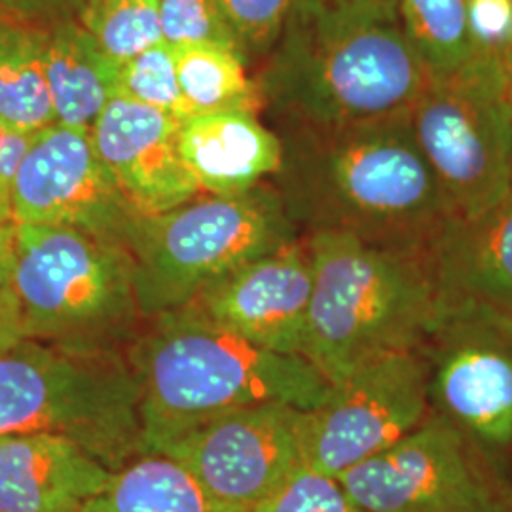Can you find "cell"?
Instances as JSON below:
<instances>
[{
    "mask_svg": "<svg viewBox=\"0 0 512 512\" xmlns=\"http://www.w3.org/2000/svg\"><path fill=\"white\" fill-rule=\"evenodd\" d=\"M408 122L450 219H476L509 194L512 103L497 55H475L458 73L431 80Z\"/></svg>",
    "mask_w": 512,
    "mask_h": 512,
    "instance_id": "8",
    "label": "cell"
},
{
    "mask_svg": "<svg viewBox=\"0 0 512 512\" xmlns=\"http://www.w3.org/2000/svg\"><path fill=\"white\" fill-rule=\"evenodd\" d=\"M313 270L304 359L330 385L401 351H420L435 329L440 296L429 258L340 232L302 236Z\"/></svg>",
    "mask_w": 512,
    "mask_h": 512,
    "instance_id": "4",
    "label": "cell"
},
{
    "mask_svg": "<svg viewBox=\"0 0 512 512\" xmlns=\"http://www.w3.org/2000/svg\"><path fill=\"white\" fill-rule=\"evenodd\" d=\"M249 512H368L336 476L302 463Z\"/></svg>",
    "mask_w": 512,
    "mask_h": 512,
    "instance_id": "27",
    "label": "cell"
},
{
    "mask_svg": "<svg viewBox=\"0 0 512 512\" xmlns=\"http://www.w3.org/2000/svg\"><path fill=\"white\" fill-rule=\"evenodd\" d=\"M0 19H4V18H2V16H0Z\"/></svg>",
    "mask_w": 512,
    "mask_h": 512,
    "instance_id": "36",
    "label": "cell"
},
{
    "mask_svg": "<svg viewBox=\"0 0 512 512\" xmlns=\"http://www.w3.org/2000/svg\"><path fill=\"white\" fill-rule=\"evenodd\" d=\"M78 21L118 65L164 44L160 0H88Z\"/></svg>",
    "mask_w": 512,
    "mask_h": 512,
    "instance_id": "24",
    "label": "cell"
},
{
    "mask_svg": "<svg viewBox=\"0 0 512 512\" xmlns=\"http://www.w3.org/2000/svg\"><path fill=\"white\" fill-rule=\"evenodd\" d=\"M29 433L73 440L110 473L145 456L141 391L128 357L29 338L0 355V437Z\"/></svg>",
    "mask_w": 512,
    "mask_h": 512,
    "instance_id": "5",
    "label": "cell"
},
{
    "mask_svg": "<svg viewBox=\"0 0 512 512\" xmlns=\"http://www.w3.org/2000/svg\"><path fill=\"white\" fill-rule=\"evenodd\" d=\"M283 164L272 184L302 236L340 232L427 255L450 220L408 114L344 128L274 129Z\"/></svg>",
    "mask_w": 512,
    "mask_h": 512,
    "instance_id": "2",
    "label": "cell"
},
{
    "mask_svg": "<svg viewBox=\"0 0 512 512\" xmlns=\"http://www.w3.org/2000/svg\"><path fill=\"white\" fill-rule=\"evenodd\" d=\"M16 226L0 220V283L12 285L16 266Z\"/></svg>",
    "mask_w": 512,
    "mask_h": 512,
    "instance_id": "33",
    "label": "cell"
},
{
    "mask_svg": "<svg viewBox=\"0 0 512 512\" xmlns=\"http://www.w3.org/2000/svg\"><path fill=\"white\" fill-rule=\"evenodd\" d=\"M128 245L71 226L18 224L12 287L25 336L80 351H112L143 319Z\"/></svg>",
    "mask_w": 512,
    "mask_h": 512,
    "instance_id": "7",
    "label": "cell"
},
{
    "mask_svg": "<svg viewBox=\"0 0 512 512\" xmlns=\"http://www.w3.org/2000/svg\"><path fill=\"white\" fill-rule=\"evenodd\" d=\"M338 480L368 512H512L501 461L433 410L416 431Z\"/></svg>",
    "mask_w": 512,
    "mask_h": 512,
    "instance_id": "9",
    "label": "cell"
},
{
    "mask_svg": "<svg viewBox=\"0 0 512 512\" xmlns=\"http://www.w3.org/2000/svg\"><path fill=\"white\" fill-rule=\"evenodd\" d=\"M431 414L420 351L374 359L330 387L327 401L304 414V461L344 475L416 431Z\"/></svg>",
    "mask_w": 512,
    "mask_h": 512,
    "instance_id": "10",
    "label": "cell"
},
{
    "mask_svg": "<svg viewBox=\"0 0 512 512\" xmlns=\"http://www.w3.org/2000/svg\"><path fill=\"white\" fill-rule=\"evenodd\" d=\"M23 315L12 285L0 283V355L12 351L25 340Z\"/></svg>",
    "mask_w": 512,
    "mask_h": 512,
    "instance_id": "32",
    "label": "cell"
},
{
    "mask_svg": "<svg viewBox=\"0 0 512 512\" xmlns=\"http://www.w3.org/2000/svg\"><path fill=\"white\" fill-rule=\"evenodd\" d=\"M109 476L107 467L65 437H0V512H82Z\"/></svg>",
    "mask_w": 512,
    "mask_h": 512,
    "instance_id": "17",
    "label": "cell"
},
{
    "mask_svg": "<svg viewBox=\"0 0 512 512\" xmlns=\"http://www.w3.org/2000/svg\"><path fill=\"white\" fill-rule=\"evenodd\" d=\"M46 29L0 19V120L38 133L55 124L44 61Z\"/></svg>",
    "mask_w": 512,
    "mask_h": 512,
    "instance_id": "21",
    "label": "cell"
},
{
    "mask_svg": "<svg viewBox=\"0 0 512 512\" xmlns=\"http://www.w3.org/2000/svg\"><path fill=\"white\" fill-rule=\"evenodd\" d=\"M302 238L272 183L137 217L128 236L141 317L183 310L226 275Z\"/></svg>",
    "mask_w": 512,
    "mask_h": 512,
    "instance_id": "6",
    "label": "cell"
},
{
    "mask_svg": "<svg viewBox=\"0 0 512 512\" xmlns=\"http://www.w3.org/2000/svg\"><path fill=\"white\" fill-rule=\"evenodd\" d=\"M116 97L162 110L179 120L190 116L179 86L173 48L165 42L120 65Z\"/></svg>",
    "mask_w": 512,
    "mask_h": 512,
    "instance_id": "25",
    "label": "cell"
},
{
    "mask_svg": "<svg viewBox=\"0 0 512 512\" xmlns=\"http://www.w3.org/2000/svg\"><path fill=\"white\" fill-rule=\"evenodd\" d=\"M391 2H399V0H391Z\"/></svg>",
    "mask_w": 512,
    "mask_h": 512,
    "instance_id": "35",
    "label": "cell"
},
{
    "mask_svg": "<svg viewBox=\"0 0 512 512\" xmlns=\"http://www.w3.org/2000/svg\"><path fill=\"white\" fill-rule=\"evenodd\" d=\"M427 258L442 308L478 311L512 330V186L484 215L448 220Z\"/></svg>",
    "mask_w": 512,
    "mask_h": 512,
    "instance_id": "16",
    "label": "cell"
},
{
    "mask_svg": "<svg viewBox=\"0 0 512 512\" xmlns=\"http://www.w3.org/2000/svg\"><path fill=\"white\" fill-rule=\"evenodd\" d=\"M304 414L291 404L247 406L184 433L158 454L179 461L222 505L249 512L306 463Z\"/></svg>",
    "mask_w": 512,
    "mask_h": 512,
    "instance_id": "12",
    "label": "cell"
},
{
    "mask_svg": "<svg viewBox=\"0 0 512 512\" xmlns=\"http://www.w3.org/2000/svg\"><path fill=\"white\" fill-rule=\"evenodd\" d=\"M82 512L245 511L222 505L179 461L164 454H147L110 473Z\"/></svg>",
    "mask_w": 512,
    "mask_h": 512,
    "instance_id": "20",
    "label": "cell"
},
{
    "mask_svg": "<svg viewBox=\"0 0 512 512\" xmlns=\"http://www.w3.org/2000/svg\"><path fill=\"white\" fill-rule=\"evenodd\" d=\"M497 63H499L501 76H503V82H505V88H507V93H509V99H511L512 103V35L505 42V46L499 50Z\"/></svg>",
    "mask_w": 512,
    "mask_h": 512,
    "instance_id": "34",
    "label": "cell"
},
{
    "mask_svg": "<svg viewBox=\"0 0 512 512\" xmlns=\"http://www.w3.org/2000/svg\"><path fill=\"white\" fill-rule=\"evenodd\" d=\"M173 57L190 116L220 110L258 114L262 109L256 80L249 78L238 52L220 46H179L173 48Z\"/></svg>",
    "mask_w": 512,
    "mask_h": 512,
    "instance_id": "22",
    "label": "cell"
},
{
    "mask_svg": "<svg viewBox=\"0 0 512 512\" xmlns=\"http://www.w3.org/2000/svg\"><path fill=\"white\" fill-rule=\"evenodd\" d=\"M160 21L164 42L171 48L220 46L245 59L217 0H160Z\"/></svg>",
    "mask_w": 512,
    "mask_h": 512,
    "instance_id": "26",
    "label": "cell"
},
{
    "mask_svg": "<svg viewBox=\"0 0 512 512\" xmlns=\"http://www.w3.org/2000/svg\"><path fill=\"white\" fill-rule=\"evenodd\" d=\"M38 133H25L8 128L0 120V220L16 224L14 220V183L19 167L23 164L27 152L33 147Z\"/></svg>",
    "mask_w": 512,
    "mask_h": 512,
    "instance_id": "30",
    "label": "cell"
},
{
    "mask_svg": "<svg viewBox=\"0 0 512 512\" xmlns=\"http://www.w3.org/2000/svg\"><path fill=\"white\" fill-rule=\"evenodd\" d=\"M420 355L431 410L501 461L512 448V330L478 311L440 306Z\"/></svg>",
    "mask_w": 512,
    "mask_h": 512,
    "instance_id": "11",
    "label": "cell"
},
{
    "mask_svg": "<svg viewBox=\"0 0 512 512\" xmlns=\"http://www.w3.org/2000/svg\"><path fill=\"white\" fill-rule=\"evenodd\" d=\"M179 118L114 97L93 126V148L139 217L162 215L202 194L179 150Z\"/></svg>",
    "mask_w": 512,
    "mask_h": 512,
    "instance_id": "15",
    "label": "cell"
},
{
    "mask_svg": "<svg viewBox=\"0 0 512 512\" xmlns=\"http://www.w3.org/2000/svg\"><path fill=\"white\" fill-rule=\"evenodd\" d=\"M245 59L268 55L291 14L294 0H217Z\"/></svg>",
    "mask_w": 512,
    "mask_h": 512,
    "instance_id": "28",
    "label": "cell"
},
{
    "mask_svg": "<svg viewBox=\"0 0 512 512\" xmlns=\"http://www.w3.org/2000/svg\"><path fill=\"white\" fill-rule=\"evenodd\" d=\"M44 61L55 124L92 133L116 97L120 65L101 50L78 19L46 29Z\"/></svg>",
    "mask_w": 512,
    "mask_h": 512,
    "instance_id": "19",
    "label": "cell"
},
{
    "mask_svg": "<svg viewBox=\"0 0 512 512\" xmlns=\"http://www.w3.org/2000/svg\"><path fill=\"white\" fill-rule=\"evenodd\" d=\"M313 270L304 238L205 289L190 308L258 348L304 357Z\"/></svg>",
    "mask_w": 512,
    "mask_h": 512,
    "instance_id": "14",
    "label": "cell"
},
{
    "mask_svg": "<svg viewBox=\"0 0 512 512\" xmlns=\"http://www.w3.org/2000/svg\"><path fill=\"white\" fill-rule=\"evenodd\" d=\"M467 18L475 55H497L512 35V0H469Z\"/></svg>",
    "mask_w": 512,
    "mask_h": 512,
    "instance_id": "29",
    "label": "cell"
},
{
    "mask_svg": "<svg viewBox=\"0 0 512 512\" xmlns=\"http://www.w3.org/2000/svg\"><path fill=\"white\" fill-rule=\"evenodd\" d=\"M179 150L202 194L241 196L272 183L283 164V143L256 112L220 110L181 122Z\"/></svg>",
    "mask_w": 512,
    "mask_h": 512,
    "instance_id": "18",
    "label": "cell"
},
{
    "mask_svg": "<svg viewBox=\"0 0 512 512\" xmlns=\"http://www.w3.org/2000/svg\"><path fill=\"white\" fill-rule=\"evenodd\" d=\"M88 0H0V16L48 29L57 23L80 19Z\"/></svg>",
    "mask_w": 512,
    "mask_h": 512,
    "instance_id": "31",
    "label": "cell"
},
{
    "mask_svg": "<svg viewBox=\"0 0 512 512\" xmlns=\"http://www.w3.org/2000/svg\"><path fill=\"white\" fill-rule=\"evenodd\" d=\"M16 224L71 226L128 245L137 213L86 131L54 124L38 131L14 183Z\"/></svg>",
    "mask_w": 512,
    "mask_h": 512,
    "instance_id": "13",
    "label": "cell"
},
{
    "mask_svg": "<svg viewBox=\"0 0 512 512\" xmlns=\"http://www.w3.org/2000/svg\"><path fill=\"white\" fill-rule=\"evenodd\" d=\"M429 82L391 0H294L256 76L272 129L404 116Z\"/></svg>",
    "mask_w": 512,
    "mask_h": 512,
    "instance_id": "1",
    "label": "cell"
},
{
    "mask_svg": "<svg viewBox=\"0 0 512 512\" xmlns=\"http://www.w3.org/2000/svg\"><path fill=\"white\" fill-rule=\"evenodd\" d=\"M128 359L141 391L145 456L247 406L313 410L332 387L308 359L258 348L190 306L152 319Z\"/></svg>",
    "mask_w": 512,
    "mask_h": 512,
    "instance_id": "3",
    "label": "cell"
},
{
    "mask_svg": "<svg viewBox=\"0 0 512 512\" xmlns=\"http://www.w3.org/2000/svg\"><path fill=\"white\" fill-rule=\"evenodd\" d=\"M467 6L469 0H399L404 33L431 80L458 73L475 57Z\"/></svg>",
    "mask_w": 512,
    "mask_h": 512,
    "instance_id": "23",
    "label": "cell"
}]
</instances>
